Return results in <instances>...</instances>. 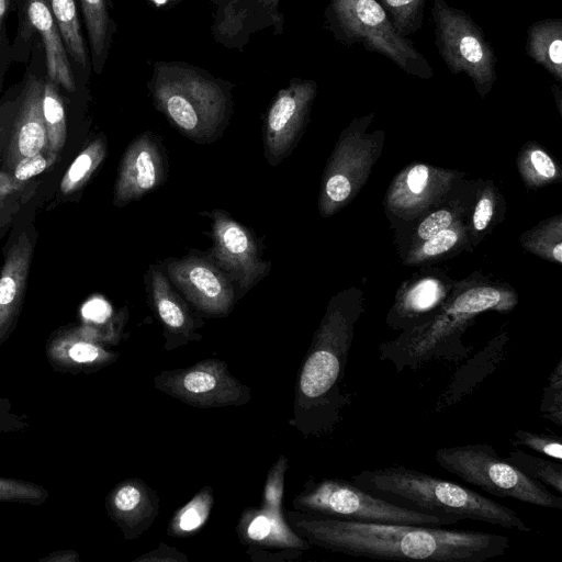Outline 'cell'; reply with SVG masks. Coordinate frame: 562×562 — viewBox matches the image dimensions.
Wrapping results in <instances>:
<instances>
[{
	"label": "cell",
	"instance_id": "cell-1",
	"mask_svg": "<svg viewBox=\"0 0 562 562\" xmlns=\"http://www.w3.org/2000/svg\"><path fill=\"white\" fill-rule=\"evenodd\" d=\"M297 532L311 543L357 558L427 562H485L504 555V535L402 524L360 522L295 515Z\"/></svg>",
	"mask_w": 562,
	"mask_h": 562
},
{
	"label": "cell",
	"instance_id": "cell-2",
	"mask_svg": "<svg viewBox=\"0 0 562 562\" xmlns=\"http://www.w3.org/2000/svg\"><path fill=\"white\" fill-rule=\"evenodd\" d=\"M350 482L392 504L418 513L531 531L510 507L458 483L404 465L364 470L353 475Z\"/></svg>",
	"mask_w": 562,
	"mask_h": 562
},
{
	"label": "cell",
	"instance_id": "cell-3",
	"mask_svg": "<svg viewBox=\"0 0 562 562\" xmlns=\"http://www.w3.org/2000/svg\"><path fill=\"white\" fill-rule=\"evenodd\" d=\"M149 89L155 108L184 136L211 143L232 113L231 85L182 61L155 65Z\"/></svg>",
	"mask_w": 562,
	"mask_h": 562
},
{
	"label": "cell",
	"instance_id": "cell-4",
	"mask_svg": "<svg viewBox=\"0 0 562 562\" xmlns=\"http://www.w3.org/2000/svg\"><path fill=\"white\" fill-rule=\"evenodd\" d=\"M324 27L341 45L360 44L382 55L407 75L430 79L434 68L407 37L402 36L376 0H329Z\"/></svg>",
	"mask_w": 562,
	"mask_h": 562
},
{
	"label": "cell",
	"instance_id": "cell-5",
	"mask_svg": "<svg viewBox=\"0 0 562 562\" xmlns=\"http://www.w3.org/2000/svg\"><path fill=\"white\" fill-rule=\"evenodd\" d=\"M435 459L443 470L494 496L562 509L561 495L520 472L487 443L439 448Z\"/></svg>",
	"mask_w": 562,
	"mask_h": 562
},
{
	"label": "cell",
	"instance_id": "cell-6",
	"mask_svg": "<svg viewBox=\"0 0 562 562\" xmlns=\"http://www.w3.org/2000/svg\"><path fill=\"white\" fill-rule=\"evenodd\" d=\"M293 504L305 514L340 520L427 527H447L459 522L454 518L428 515L397 506L350 481L338 479L308 483Z\"/></svg>",
	"mask_w": 562,
	"mask_h": 562
},
{
	"label": "cell",
	"instance_id": "cell-7",
	"mask_svg": "<svg viewBox=\"0 0 562 562\" xmlns=\"http://www.w3.org/2000/svg\"><path fill=\"white\" fill-rule=\"evenodd\" d=\"M351 328L330 316L315 335L299 376L296 405L305 414L327 413L335 422L344 400L340 383L351 346Z\"/></svg>",
	"mask_w": 562,
	"mask_h": 562
},
{
	"label": "cell",
	"instance_id": "cell-8",
	"mask_svg": "<svg viewBox=\"0 0 562 562\" xmlns=\"http://www.w3.org/2000/svg\"><path fill=\"white\" fill-rule=\"evenodd\" d=\"M430 11L438 55L451 74L467 75L484 95L497 79V57L483 29L469 13L446 0H432Z\"/></svg>",
	"mask_w": 562,
	"mask_h": 562
},
{
	"label": "cell",
	"instance_id": "cell-9",
	"mask_svg": "<svg viewBox=\"0 0 562 562\" xmlns=\"http://www.w3.org/2000/svg\"><path fill=\"white\" fill-rule=\"evenodd\" d=\"M157 389L196 407L241 405L249 400V389L239 383L220 360H204L194 366L162 372L155 379Z\"/></svg>",
	"mask_w": 562,
	"mask_h": 562
},
{
	"label": "cell",
	"instance_id": "cell-10",
	"mask_svg": "<svg viewBox=\"0 0 562 562\" xmlns=\"http://www.w3.org/2000/svg\"><path fill=\"white\" fill-rule=\"evenodd\" d=\"M205 214L212 220L210 258L236 285L239 295H244L267 276L270 262L262 259L251 231L227 212L213 210Z\"/></svg>",
	"mask_w": 562,
	"mask_h": 562
},
{
	"label": "cell",
	"instance_id": "cell-11",
	"mask_svg": "<svg viewBox=\"0 0 562 562\" xmlns=\"http://www.w3.org/2000/svg\"><path fill=\"white\" fill-rule=\"evenodd\" d=\"M166 273L172 284L198 310L210 316H225L236 301V289L212 258L186 256L169 259Z\"/></svg>",
	"mask_w": 562,
	"mask_h": 562
},
{
	"label": "cell",
	"instance_id": "cell-12",
	"mask_svg": "<svg viewBox=\"0 0 562 562\" xmlns=\"http://www.w3.org/2000/svg\"><path fill=\"white\" fill-rule=\"evenodd\" d=\"M317 92L314 80L292 78L272 100L265 119V155L272 166L289 156L307 119Z\"/></svg>",
	"mask_w": 562,
	"mask_h": 562
},
{
	"label": "cell",
	"instance_id": "cell-13",
	"mask_svg": "<svg viewBox=\"0 0 562 562\" xmlns=\"http://www.w3.org/2000/svg\"><path fill=\"white\" fill-rule=\"evenodd\" d=\"M167 164L157 137L145 132L124 151L114 187V204L124 206L158 188L166 179Z\"/></svg>",
	"mask_w": 562,
	"mask_h": 562
},
{
	"label": "cell",
	"instance_id": "cell-14",
	"mask_svg": "<svg viewBox=\"0 0 562 562\" xmlns=\"http://www.w3.org/2000/svg\"><path fill=\"white\" fill-rule=\"evenodd\" d=\"M212 1V35L224 47L241 50L255 33L268 27L278 34L274 19L260 0Z\"/></svg>",
	"mask_w": 562,
	"mask_h": 562
},
{
	"label": "cell",
	"instance_id": "cell-15",
	"mask_svg": "<svg viewBox=\"0 0 562 562\" xmlns=\"http://www.w3.org/2000/svg\"><path fill=\"white\" fill-rule=\"evenodd\" d=\"M33 255L26 234H21L7 252L0 270V345L13 331L23 302Z\"/></svg>",
	"mask_w": 562,
	"mask_h": 562
},
{
	"label": "cell",
	"instance_id": "cell-16",
	"mask_svg": "<svg viewBox=\"0 0 562 562\" xmlns=\"http://www.w3.org/2000/svg\"><path fill=\"white\" fill-rule=\"evenodd\" d=\"M43 87V81L30 77L23 88L7 154V166L10 170L23 157L35 155L47 147L42 110Z\"/></svg>",
	"mask_w": 562,
	"mask_h": 562
},
{
	"label": "cell",
	"instance_id": "cell-17",
	"mask_svg": "<svg viewBox=\"0 0 562 562\" xmlns=\"http://www.w3.org/2000/svg\"><path fill=\"white\" fill-rule=\"evenodd\" d=\"M25 11L27 21L41 37L49 80L69 92L75 91L68 53L47 0H25Z\"/></svg>",
	"mask_w": 562,
	"mask_h": 562
},
{
	"label": "cell",
	"instance_id": "cell-18",
	"mask_svg": "<svg viewBox=\"0 0 562 562\" xmlns=\"http://www.w3.org/2000/svg\"><path fill=\"white\" fill-rule=\"evenodd\" d=\"M110 517L131 538L147 528L157 510L154 492L139 480H127L116 485L106 498Z\"/></svg>",
	"mask_w": 562,
	"mask_h": 562
},
{
	"label": "cell",
	"instance_id": "cell-19",
	"mask_svg": "<svg viewBox=\"0 0 562 562\" xmlns=\"http://www.w3.org/2000/svg\"><path fill=\"white\" fill-rule=\"evenodd\" d=\"M46 355L54 368L69 372L98 369L116 358V355L103 349L81 328L55 335L47 345Z\"/></svg>",
	"mask_w": 562,
	"mask_h": 562
},
{
	"label": "cell",
	"instance_id": "cell-20",
	"mask_svg": "<svg viewBox=\"0 0 562 562\" xmlns=\"http://www.w3.org/2000/svg\"><path fill=\"white\" fill-rule=\"evenodd\" d=\"M240 537L250 543L307 549L310 543L286 526L282 514L267 508L248 509L239 524Z\"/></svg>",
	"mask_w": 562,
	"mask_h": 562
},
{
	"label": "cell",
	"instance_id": "cell-21",
	"mask_svg": "<svg viewBox=\"0 0 562 562\" xmlns=\"http://www.w3.org/2000/svg\"><path fill=\"white\" fill-rule=\"evenodd\" d=\"M525 50L529 58L561 82L562 19L547 18L533 22L527 31Z\"/></svg>",
	"mask_w": 562,
	"mask_h": 562
},
{
	"label": "cell",
	"instance_id": "cell-22",
	"mask_svg": "<svg viewBox=\"0 0 562 562\" xmlns=\"http://www.w3.org/2000/svg\"><path fill=\"white\" fill-rule=\"evenodd\" d=\"M149 280L153 303L161 322L173 333L189 335L194 328L193 318L168 277L158 269H151Z\"/></svg>",
	"mask_w": 562,
	"mask_h": 562
},
{
	"label": "cell",
	"instance_id": "cell-23",
	"mask_svg": "<svg viewBox=\"0 0 562 562\" xmlns=\"http://www.w3.org/2000/svg\"><path fill=\"white\" fill-rule=\"evenodd\" d=\"M88 32L92 66L97 74L103 69L115 30L109 0H79Z\"/></svg>",
	"mask_w": 562,
	"mask_h": 562
},
{
	"label": "cell",
	"instance_id": "cell-24",
	"mask_svg": "<svg viewBox=\"0 0 562 562\" xmlns=\"http://www.w3.org/2000/svg\"><path fill=\"white\" fill-rule=\"evenodd\" d=\"M47 2L60 31L67 53L76 64L86 68L89 59L75 0H47Z\"/></svg>",
	"mask_w": 562,
	"mask_h": 562
},
{
	"label": "cell",
	"instance_id": "cell-25",
	"mask_svg": "<svg viewBox=\"0 0 562 562\" xmlns=\"http://www.w3.org/2000/svg\"><path fill=\"white\" fill-rule=\"evenodd\" d=\"M42 110L47 134L46 149L58 155L66 143V115L58 86L49 79L44 82Z\"/></svg>",
	"mask_w": 562,
	"mask_h": 562
},
{
	"label": "cell",
	"instance_id": "cell-26",
	"mask_svg": "<svg viewBox=\"0 0 562 562\" xmlns=\"http://www.w3.org/2000/svg\"><path fill=\"white\" fill-rule=\"evenodd\" d=\"M106 155V140L100 136L92 140L71 162L60 181V191L70 194L81 189Z\"/></svg>",
	"mask_w": 562,
	"mask_h": 562
},
{
	"label": "cell",
	"instance_id": "cell-27",
	"mask_svg": "<svg viewBox=\"0 0 562 562\" xmlns=\"http://www.w3.org/2000/svg\"><path fill=\"white\" fill-rule=\"evenodd\" d=\"M504 459L516 467L527 476L551 487L557 493H562V464L541 457L526 453L515 448Z\"/></svg>",
	"mask_w": 562,
	"mask_h": 562
},
{
	"label": "cell",
	"instance_id": "cell-28",
	"mask_svg": "<svg viewBox=\"0 0 562 562\" xmlns=\"http://www.w3.org/2000/svg\"><path fill=\"white\" fill-rule=\"evenodd\" d=\"M212 504V490L205 487L176 513L169 525V533L183 537L201 528L209 517Z\"/></svg>",
	"mask_w": 562,
	"mask_h": 562
},
{
	"label": "cell",
	"instance_id": "cell-29",
	"mask_svg": "<svg viewBox=\"0 0 562 562\" xmlns=\"http://www.w3.org/2000/svg\"><path fill=\"white\" fill-rule=\"evenodd\" d=\"M404 37L417 33L424 21L426 0H376Z\"/></svg>",
	"mask_w": 562,
	"mask_h": 562
},
{
	"label": "cell",
	"instance_id": "cell-30",
	"mask_svg": "<svg viewBox=\"0 0 562 562\" xmlns=\"http://www.w3.org/2000/svg\"><path fill=\"white\" fill-rule=\"evenodd\" d=\"M510 442L515 448H528L560 462L562 460V438L554 434L516 429Z\"/></svg>",
	"mask_w": 562,
	"mask_h": 562
},
{
	"label": "cell",
	"instance_id": "cell-31",
	"mask_svg": "<svg viewBox=\"0 0 562 562\" xmlns=\"http://www.w3.org/2000/svg\"><path fill=\"white\" fill-rule=\"evenodd\" d=\"M47 497L48 491L38 484L0 476V502L40 505Z\"/></svg>",
	"mask_w": 562,
	"mask_h": 562
},
{
	"label": "cell",
	"instance_id": "cell-32",
	"mask_svg": "<svg viewBox=\"0 0 562 562\" xmlns=\"http://www.w3.org/2000/svg\"><path fill=\"white\" fill-rule=\"evenodd\" d=\"M540 414L543 418L562 426V360L548 378V385L543 389L540 405Z\"/></svg>",
	"mask_w": 562,
	"mask_h": 562
},
{
	"label": "cell",
	"instance_id": "cell-33",
	"mask_svg": "<svg viewBox=\"0 0 562 562\" xmlns=\"http://www.w3.org/2000/svg\"><path fill=\"white\" fill-rule=\"evenodd\" d=\"M501 292L493 288H475L458 296L451 310L461 314H476L499 305Z\"/></svg>",
	"mask_w": 562,
	"mask_h": 562
},
{
	"label": "cell",
	"instance_id": "cell-34",
	"mask_svg": "<svg viewBox=\"0 0 562 562\" xmlns=\"http://www.w3.org/2000/svg\"><path fill=\"white\" fill-rule=\"evenodd\" d=\"M57 155L44 149L35 155L26 156L20 159L12 168V177L24 183L26 180L42 173L49 168L56 160Z\"/></svg>",
	"mask_w": 562,
	"mask_h": 562
},
{
	"label": "cell",
	"instance_id": "cell-35",
	"mask_svg": "<svg viewBox=\"0 0 562 562\" xmlns=\"http://www.w3.org/2000/svg\"><path fill=\"white\" fill-rule=\"evenodd\" d=\"M286 459L281 457L270 470L263 493V508L281 513Z\"/></svg>",
	"mask_w": 562,
	"mask_h": 562
},
{
	"label": "cell",
	"instance_id": "cell-36",
	"mask_svg": "<svg viewBox=\"0 0 562 562\" xmlns=\"http://www.w3.org/2000/svg\"><path fill=\"white\" fill-rule=\"evenodd\" d=\"M112 315L111 305L101 296H93L81 307L85 326L95 328L105 324Z\"/></svg>",
	"mask_w": 562,
	"mask_h": 562
},
{
	"label": "cell",
	"instance_id": "cell-37",
	"mask_svg": "<svg viewBox=\"0 0 562 562\" xmlns=\"http://www.w3.org/2000/svg\"><path fill=\"white\" fill-rule=\"evenodd\" d=\"M437 292L434 281H425L411 292L408 306L416 312L425 311L435 304Z\"/></svg>",
	"mask_w": 562,
	"mask_h": 562
},
{
	"label": "cell",
	"instance_id": "cell-38",
	"mask_svg": "<svg viewBox=\"0 0 562 562\" xmlns=\"http://www.w3.org/2000/svg\"><path fill=\"white\" fill-rule=\"evenodd\" d=\"M324 192L329 202H342L351 192L350 181L344 173L335 172L326 180Z\"/></svg>",
	"mask_w": 562,
	"mask_h": 562
},
{
	"label": "cell",
	"instance_id": "cell-39",
	"mask_svg": "<svg viewBox=\"0 0 562 562\" xmlns=\"http://www.w3.org/2000/svg\"><path fill=\"white\" fill-rule=\"evenodd\" d=\"M452 216L448 211L440 210L426 217L418 227V235L427 240L432 235L446 229L451 224Z\"/></svg>",
	"mask_w": 562,
	"mask_h": 562
},
{
	"label": "cell",
	"instance_id": "cell-40",
	"mask_svg": "<svg viewBox=\"0 0 562 562\" xmlns=\"http://www.w3.org/2000/svg\"><path fill=\"white\" fill-rule=\"evenodd\" d=\"M458 236L451 229H443L427 239L423 252L427 256H435L449 250L456 243Z\"/></svg>",
	"mask_w": 562,
	"mask_h": 562
},
{
	"label": "cell",
	"instance_id": "cell-41",
	"mask_svg": "<svg viewBox=\"0 0 562 562\" xmlns=\"http://www.w3.org/2000/svg\"><path fill=\"white\" fill-rule=\"evenodd\" d=\"M26 427L25 420L11 411L9 400L0 397V432L20 431Z\"/></svg>",
	"mask_w": 562,
	"mask_h": 562
},
{
	"label": "cell",
	"instance_id": "cell-42",
	"mask_svg": "<svg viewBox=\"0 0 562 562\" xmlns=\"http://www.w3.org/2000/svg\"><path fill=\"white\" fill-rule=\"evenodd\" d=\"M493 215V203L488 198H482L476 204L473 225L475 229L483 231L490 223Z\"/></svg>",
	"mask_w": 562,
	"mask_h": 562
},
{
	"label": "cell",
	"instance_id": "cell-43",
	"mask_svg": "<svg viewBox=\"0 0 562 562\" xmlns=\"http://www.w3.org/2000/svg\"><path fill=\"white\" fill-rule=\"evenodd\" d=\"M428 168L425 165L414 166L407 175V186L411 192L419 194L427 184Z\"/></svg>",
	"mask_w": 562,
	"mask_h": 562
},
{
	"label": "cell",
	"instance_id": "cell-44",
	"mask_svg": "<svg viewBox=\"0 0 562 562\" xmlns=\"http://www.w3.org/2000/svg\"><path fill=\"white\" fill-rule=\"evenodd\" d=\"M530 158L535 169L544 178H552L555 175V166L546 153L535 150Z\"/></svg>",
	"mask_w": 562,
	"mask_h": 562
},
{
	"label": "cell",
	"instance_id": "cell-45",
	"mask_svg": "<svg viewBox=\"0 0 562 562\" xmlns=\"http://www.w3.org/2000/svg\"><path fill=\"white\" fill-rule=\"evenodd\" d=\"M265 8L270 12L272 18L274 19L278 27V34L283 33V25H284V18L283 14L280 12V1L281 0H260Z\"/></svg>",
	"mask_w": 562,
	"mask_h": 562
},
{
	"label": "cell",
	"instance_id": "cell-46",
	"mask_svg": "<svg viewBox=\"0 0 562 562\" xmlns=\"http://www.w3.org/2000/svg\"><path fill=\"white\" fill-rule=\"evenodd\" d=\"M10 8V0H0V57L4 46V23Z\"/></svg>",
	"mask_w": 562,
	"mask_h": 562
},
{
	"label": "cell",
	"instance_id": "cell-47",
	"mask_svg": "<svg viewBox=\"0 0 562 562\" xmlns=\"http://www.w3.org/2000/svg\"><path fill=\"white\" fill-rule=\"evenodd\" d=\"M59 554V552H58ZM78 559V555L76 554V552L74 551H63L61 552V555L59 554V557H47L45 558L44 560L45 561H75Z\"/></svg>",
	"mask_w": 562,
	"mask_h": 562
},
{
	"label": "cell",
	"instance_id": "cell-48",
	"mask_svg": "<svg viewBox=\"0 0 562 562\" xmlns=\"http://www.w3.org/2000/svg\"><path fill=\"white\" fill-rule=\"evenodd\" d=\"M553 257L558 262L562 261V244L558 243L553 248Z\"/></svg>",
	"mask_w": 562,
	"mask_h": 562
}]
</instances>
